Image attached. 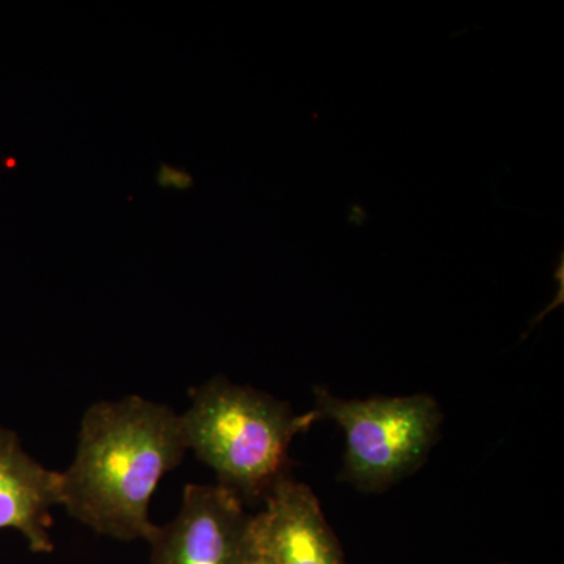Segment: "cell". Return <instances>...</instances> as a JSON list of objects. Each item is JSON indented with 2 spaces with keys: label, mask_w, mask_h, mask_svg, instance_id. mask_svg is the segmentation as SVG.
Instances as JSON below:
<instances>
[{
  "label": "cell",
  "mask_w": 564,
  "mask_h": 564,
  "mask_svg": "<svg viewBox=\"0 0 564 564\" xmlns=\"http://www.w3.org/2000/svg\"><path fill=\"white\" fill-rule=\"evenodd\" d=\"M188 448L181 415L140 395L93 403L82 415L76 454L62 475L66 513L101 536L150 543V505Z\"/></svg>",
  "instance_id": "cell-1"
},
{
  "label": "cell",
  "mask_w": 564,
  "mask_h": 564,
  "mask_svg": "<svg viewBox=\"0 0 564 564\" xmlns=\"http://www.w3.org/2000/svg\"><path fill=\"white\" fill-rule=\"evenodd\" d=\"M251 518L229 489L187 485L177 514L151 538V564H240Z\"/></svg>",
  "instance_id": "cell-4"
},
{
  "label": "cell",
  "mask_w": 564,
  "mask_h": 564,
  "mask_svg": "<svg viewBox=\"0 0 564 564\" xmlns=\"http://www.w3.org/2000/svg\"><path fill=\"white\" fill-rule=\"evenodd\" d=\"M315 413L345 436L344 480L362 491H383L414 473L440 437L443 411L432 395L344 400L314 389Z\"/></svg>",
  "instance_id": "cell-3"
},
{
  "label": "cell",
  "mask_w": 564,
  "mask_h": 564,
  "mask_svg": "<svg viewBox=\"0 0 564 564\" xmlns=\"http://www.w3.org/2000/svg\"><path fill=\"white\" fill-rule=\"evenodd\" d=\"M240 564H274L272 560L269 558L265 554H262L261 551L252 545L250 540V547H248L247 555L243 556L242 563Z\"/></svg>",
  "instance_id": "cell-8"
},
{
  "label": "cell",
  "mask_w": 564,
  "mask_h": 564,
  "mask_svg": "<svg viewBox=\"0 0 564 564\" xmlns=\"http://www.w3.org/2000/svg\"><path fill=\"white\" fill-rule=\"evenodd\" d=\"M180 415L188 451L242 502L263 500L285 477L292 441L321 419L315 411L295 414L276 397L223 377L193 388Z\"/></svg>",
  "instance_id": "cell-2"
},
{
  "label": "cell",
  "mask_w": 564,
  "mask_h": 564,
  "mask_svg": "<svg viewBox=\"0 0 564 564\" xmlns=\"http://www.w3.org/2000/svg\"><path fill=\"white\" fill-rule=\"evenodd\" d=\"M61 505V473L36 462L13 430L0 426V530H17L33 554H52V510Z\"/></svg>",
  "instance_id": "cell-6"
},
{
  "label": "cell",
  "mask_w": 564,
  "mask_h": 564,
  "mask_svg": "<svg viewBox=\"0 0 564 564\" xmlns=\"http://www.w3.org/2000/svg\"><path fill=\"white\" fill-rule=\"evenodd\" d=\"M251 518L250 540L274 564H345L343 547L310 486L282 477Z\"/></svg>",
  "instance_id": "cell-5"
},
{
  "label": "cell",
  "mask_w": 564,
  "mask_h": 564,
  "mask_svg": "<svg viewBox=\"0 0 564 564\" xmlns=\"http://www.w3.org/2000/svg\"><path fill=\"white\" fill-rule=\"evenodd\" d=\"M158 182L161 187H174L185 191V188L192 187L193 180L191 174L185 170L172 169L169 165H162L161 173H159Z\"/></svg>",
  "instance_id": "cell-7"
}]
</instances>
